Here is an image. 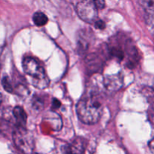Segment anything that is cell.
Returning <instances> with one entry per match:
<instances>
[{
	"mask_svg": "<svg viewBox=\"0 0 154 154\" xmlns=\"http://www.w3.org/2000/svg\"><path fill=\"white\" fill-rule=\"evenodd\" d=\"M102 112L101 101L95 96H90L80 100L77 105L78 118L86 124H94L99 121Z\"/></svg>",
	"mask_w": 154,
	"mask_h": 154,
	"instance_id": "1",
	"label": "cell"
},
{
	"mask_svg": "<svg viewBox=\"0 0 154 154\" xmlns=\"http://www.w3.org/2000/svg\"><path fill=\"white\" fill-rule=\"evenodd\" d=\"M23 68L27 75L32 78V85L38 89H45L49 85V79L42 65L32 57H26L23 61Z\"/></svg>",
	"mask_w": 154,
	"mask_h": 154,
	"instance_id": "2",
	"label": "cell"
},
{
	"mask_svg": "<svg viewBox=\"0 0 154 154\" xmlns=\"http://www.w3.org/2000/svg\"><path fill=\"white\" fill-rule=\"evenodd\" d=\"M13 140L16 147L24 154H32L35 149L33 135L25 127L17 126L13 132Z\"/></svg>",
	"mask_w": 154,
	"mask_h": 154,
	"instance_id": "3",
	"label": "cell"
},
{
	"mask_svg": "<svg viewBox=\"0 0 154 154\" xmlns=\"http://www.w3.org/2000/svg\"><path fill=\"white\" fill-rule=\"evenodd\" d=\"M76 11L79 17L89 23H94L97 20L98 8L93 0H78Z\"/></svg>",
	"mask_w": 154,
	"mask_h": 154,
	"instance_id": "4",
	"label": "cell"
},
{
	"mask_svg": "<svg viewBox=\"0 0 154 154\" xmlns=\"http://www.w3.org/2000/svg\"><path fill=\"white\" fill-rule=\"evenodd\" d=\"M104 85L108 90H118L123 85V77L120 73L108 75L104 79Z\"/></svg>",
	"mask_w": 154,
	"mask_h": 154,
	"instance_id": "5",
	"label": "cell"
},
{
	"mask_svg": "<svg viewBox=\"0 0 154 154\" xmlns=\"http://www.w3.org/2000/svg\"><path fill=\"white\" fill-rule=\"evenodd\" d=\"M87 147V141L83 138H76L66 147L67 154H83Z\"/></svg>",
	"mask_w": 154,
	"mask_h": 154,
	"instance_id": "6",
	"label": "cell"
},
{
	"mask_svg": "<svg viewBox=\"0 0 154 154\" xmlns=\"http://www.w3.org/2000/svg\"><path fill=\"white\" fill-rule=\"evenodd\" d=\"M93 36L90 31H82L80 34H78V46L79 49L82 51L88 49L89 45L90 43V38Z\"/></svg>",
	"mask_w": 154,
	"mask_h": 154,
	"instance_id": "7",
	"label": "cell"
},
{
	"mask_svg": "<svg viewBox=\"0 0 154 154\" xmlns=\"http://www.w3.org/2000/svg\"><path fill=\"white\" fill-rule=\"evenodd\" d=\"M13 116L17 123V126H22L24 127L26 123L27 115L26 114L23 108L20 106L15 107L13 109Z\"/></svg>",
	"mask_w": 154,
	"mask_h": 154,
	"instance_id": "8",
	"label": "cell"
},
{
	"mask_svg": "<svg viewBox=\"0 0 154 154\" xmlns=\"http://www.w3.org/2000/svg\"><path fill=\"white\" fill-rule=\"evenodd\" d=\"M32 20L34 23L35 24L36 26H45L48 21V17H47L45 14L42 13V12L41 11L35 12V13L33 14Z\"/></svg>",
	"mask_w": 154,
	"mask_h": 154,
	"instance_id": "9",
	"label": "cell"
},
{
	"mask_svg": "<svg viewBox=\"0 0 154 154\" xmlns=\"http://www.w3.org/2000/svg\"><path fill=\"white\" fill-rule=\"evenodd\" d=\"M47 120L51 121V124L54 126H56V129H60L62 126V120L60 116L55 112L50 111L48 112Z\"/></svg>",
	"mask_w": 154,
	"mask_h": 154,
	"instance_id": "10",
	"label": "cell"
},
{
	"mask_svg": "<svg viewBox=\"0 0 154 154\" xmlns=\"http://www.w3.org/2000/svg\"><path fill=\"white\" fill-rule=\"evenodd\" d=\"M45 101L44 96H40V95H35L32 99V105L34 108L38 110L43 109L45 107Z\"/></svg>",
	"mask_w": 154,
	"mask_h": 154,
	"instance_id": "11",
	"label": "cell"
},
{
	"mask_svg": "<svg viewBox=\"0 0 154 154\" xmlns=\"http://www.w3.org/2000/svg\"><path fill=\"white\" fill-rule=\"evenodd\" d=\"M140 4L146 11L154 13V0H140Z\"/></svg>",
	"mask_w": 154,
	"mask_h": 154,
	"instance_id": "12",
	"label": "cell"
},
{
	"mask_svg": "<svg viewBox=\"0 0 154 154\" xmlns=\"http://www.w3.org/2000/svg\"><path fill=\"white\" fill-rule=\"evenodd\" d=\"M2 84L3 88L8 93H11L13 92V87L11 85L10 79L8 77H4L2 81Z\"/></svg>",
	"mask_w": 154,
	"mask_h": 154,
	"instance_id": "13",
	"label": "cell"
},
{
	"mask_svg": "<svg viewBox=\"0 0 154 154\" xmlns=\"http://www.w3.org/2000/svg\"><path fill=\"white\" fill-rule=\"evenodd\" d=\"M148 118L151 124L154 126V103L150 107L148 110Z\"/></svg>",
	"mask_w": 154,
	"mask_h": 154,
	"instance_id": "14",
	"label": "cell"
},
{
	"mask_svg": "<svg viewBox=\"0 0 154 154\" xmlns=\"http://www.w3.org/2000/svg\"><path fill=\"white\" fill-rule=\"evenodd\" d=\"M93 2L97 8L103 9L105 7V0H93Z\"/></svg>",
	"mask_w": 154,
	"mask_h": 154,
	"instance_id": "15",
	"label": "cell"
},
{
	"mask_svg": "<svg viewBox=\"0 0 154 154\" xmlns=\"http://www.w3.org/2000/svg\"><path fill=\"white\" fill-rule=\"evenodd\" d=\"M94 23L95 25H96V26L97 27L98 29H104L105 27V23H104L102 20H96Z\"/></svg>",
	"mask_w": 154,
	"mask_h": 154,
	"instance_id": "16",
	"label": "cell"
},
{
	"mask_svg": "<svg viewBox=\"0 0 154 154\" xmlns=\"http://www.w3.org/2000/svg\"><path fill=\"white\" fill-rule=\"evenodd\" d=\"M149 148H150L151 153L154 154V136L149 142Z\"/></svg>",
	"mask_w": 154,
	"mask_h": 154,
	"instance_id": "17",
	"label": "cell"
},
{
	"mask_svg": "<svg viewBox=\"0 0 154 154\" xmlns=\"http://www.w3.org/2000/svg\"><path fill=\"white\" fill-rule=\"evenodd\" d=\"M53 107H54V108H58L60 106V101L57 100V99H54V102H53Z\"/></svg>",
	"mask_w": 154,
	"mask_h": 154,
	"instance_id": "18",
	"label": "cell"
},
{
	"mask_svg": "<svg viewBox=\"0 0 154 154\" xmlns=\"http://www.w3.org/2000/svg\"><path fill=\"white\" fill-rule=\"evenodd\" d=\"M2 95L0 94V104L2 103Z\"/></svg>",
	"mask_w": 154,
	"mask_h": 154,
	"instance_id": "19",
	"label": "cell"
}]
</instances>
